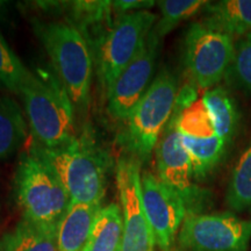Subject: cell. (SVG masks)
Wrapping results in <instances>:
<instances>
[{"label":"cell","mask_w":251,"mask_h":251,"mask_svg":"<svg viewBox=\"0 0 251 251\" xmlns=\"http://www.w3.org/2000/svg\"><path fill=\"white\" fill-rule=\"evenodd\" d=\"M33 28L75 109L86 111L90 103L93 58L85 36L76 26L64 21L34 20Z\"/></svg>","instance_id":"obj_1"},{"label":"cell","mask_w":251,"mask_h":251,"mask_svg":"<svg viewBox=\"0 0 251 251\" xmlns=\"http://www.w3.org/2000/svg\"><path fill=\"white\" fill-rule=\"evenodd\" d=\"M33 148L51 166L72 203L101 206L109 159L89 134L62 148Z\"/></svg>","instance_id":"obj_2"},{"label":"cell","mask_w":251,"mask_h":251,"mask_svg":"<svg viewBox=\"0 0 251 251\" xmlns=\"http://www.w3.org/2000/svg\"><path fill=\"white\" fill-rule=\"evenodd\" d=\"M20 97L36 146L62 148L77 139L75 107L58 79L31 72Z\"/></svg>","instance_id":"obj_3"},{"label":"cell","mask_w":251,"mask_h":251,"mask_svg":"<svg viewBox=\"0 0 251 251\" xmlns=\"http://www.w3.org/2000/svg\"><path fill=\"white\" fill-rule=\"evenodd\" d=\"M13 183L17 202L27 221L57 226L71 205L57 175L33 147L21 156Z\"/></svg>","instance_id":"obj_4"},{"label":"cell","mask_w":251,"mask_h":251,"mask_svg":"<svg viewBox=\"0 0 251 251\" xmlns=\"http://www.w3.org/2000/svg\"><path fill=\"white\" fill-rule=\"evenodd\" d=\"M177 92V78L169 69H162L128 115L124 144L140 162L150 158L170 122Z\"/></svg>","instance_id":"obj_5"},{"label":"cell","mask_w":251,"mask_h":251,"mask_svg":"<svg viewBox=\"0 0 251 251\" xmlns=\"http://www.w3.org/2000/svg\"><path fill=\"white\" fill-rule=\"evenodd\" d=\"M156 23L157 17L151 12L137 11L119 15L108 28L97 54V72L106 97L121 72L140 51Z\"/></svg>","instance_id":"obj_6"},{"label":"cell","mask_w":251,"mask_h":251,"mask_svg":"<svg viewBox=\"0 0 251 251\" xmlns=\"http://www.w3.org/2000/svg\"><path fill=\"white\" fill-rule=\"evenodd\" d=\"M234 39L203 26L191 25L184 40V62L188 80L198 89L215 87L227 74L234 57Z\"/></svg>","instance_id":"obj_7"},{"label":"cell","mask_w":251,"mask_h":251,"mask_svg":"<svg viewBox=\"0 0 251 251\" xmlns=\"http://www.w3.org/2000/svg\"><path fill=\"white\" fill-rule=\"evenodd\" d=\"M251 221L233 213L186 214L178 233L177 251H247Z\"/></svg>","instance_id":"obj_8"},{"label":"cell","mask_w":251,"mask_h":251,"mask_svg":"<svg viewBox=\"0 0 251 251\" xmlns=\"http://www.w3.org/2000/svg\"><path fill=\"white\" fill-rule=\"evenodd\" d=\"M141 163L135 157H121L117 164V186L124 216L120 251H155V238L142 200Z\"/></svg>","instance_id":"obj_9"},{"label":"cell","mask_w":251,"mask_h":251,"mask_svg":"<svg viewBox=\"0 0 251 251\" xmlns=\"http://www.w3.org/2000/svg\"><path fill=\"white\" fill-rule=\"evenodd\" d=\"M141 188L156 246L161 251H172L187 214L183 198L149 170L141 172Z\"/></svg>","instance_id":"obj_10"},{"label":"cell","mask_w":251,"mask_h":251,"mask_svg":"<svg viewBox=\"0 0 251 251\" xmlns=\"http://www.w3.org/2000/svg\"><path fill=\"white\" fill-rule=\"evenodd\" d=\"M156 175L163 183L180 194L187 214H198L205 192L193 184V166L176 127L169 122L155 148Z\"/></svg>","instance_id":"obj_11"},{"label":"cell","mask_w":251,"mask_h":251,"mask_svg":"<svg viewBox=\"0 0 251 251\" xmlns=\"http://www.w3.org/2000/svg\"><path fill=\"white\" fill-rule=\"evenodd\" d=\"M161 40L151 30L140 51L115 80L107 96V113L113 120L126 121L151 79Z\"/></svg>","instance_id":"obj_12"},{"label":"cell","mask_w":251,"mask_h":251,"mask_svg":"<svg viewBox=\"0 0 251 251\" xmlns=\"http://www.w3.org/2000/svg\"><path fill=\"white\" fill-rule=\"evenodd\" d=\"M201 24L230 37H242L251 31V0H222L207 2Z\"/></svg>","instance_id":"obj_13"},{"label":"cell","mask_w":251,"mask_h":251,"mask_svg":"<svg viewBox=\"0 0 251 251\" xmlns=\"http://www.w3.org/2000/svg\"><path fill=\"white\" fill-rule=\"evenodd\" d=\"M101 206L72 203L57 225L58 251H83Z\"/></svg>","instance_id":"obj_14"},{"label":"cell","mask_w":251,"mask_h":251,"mask_svg":"<svg viewBox=\"0 0 251 251\" xmlns=\"http://www.w3.org/2000/svg\"><path fill=\"white\" fill-rule=\"evenodd\" d=\"M122 237L124 216L121 206L112 202L100 208L83 251H120Z\"/></svg>","instance_id":"obj_15"},{"label":"cell","mask_w":251,"mask_h":251,"mask_svg":"<svg viewBox=\"0 0 251 251\" xmlns=\"http://www.w3.org/2000/svg\"><path fill=\"white\" fill-rule=\"evenodd\" d=\"M201 99L208 109L218 136L230 144L236 136L240 122V113L235 99L224 86H215L205 91Z\"/></svg>","instance_id":"obj_16"},{"label":"cell","mask_w":251,"mask_h":251,"mask_svg":"<svg viewBox=\"0 0 251 251\" xmlns=\"http://www.w3.org/2000/svg\"><path fill=\"white\" fill-rule=\"evenodd\" d=\"M28 122L17 101L0 97V159L12 156L23 146Z\"/></svg>","instance_id":"obj_17"},{"label":"cell","mask_w":251,"mask_h":251,"mask_svg":"<svg viewBox=\"0 0 251 251\" xmlns=\"http://www.w3.org/2000/svg\"><path fill=\"white\" fill-rule=\"evenodd\" d=\"M5 236L12 251H58L57 226L39 225L23 219Z\"/></svg>","instance_id":"obj_18"},{"label":"cell","mask_w":251,"mask_h":251,"mask_svg":"<svg viewBox=\"0 0 251 251\" xmlns=\"http://www.w3.org/2000/svg\"><path fill=\"white\" fill-rule=\"evenodd\" d=\"M180 139L190 155L194 178L197 179H203L218 168L226 156L229 146L218 135L201 140L188 139L183 136H180Z\"/></svg>","instance_id":"obj_19"},{"label":"cell","mask_w":251,"mask_h":251,"mask_svg":"<svg viewBox=\"0 0 251 251\" xmlns=\"http://www.w3.org/2000/svg\"><path fill=\"white\" fill-rule=\"evenodd\" d=\"M226 202L234 212L251 208V141L231 172Z\"/></svg>","instance_id":"obj_20"},{"label":"cell","mask_w":251,"mask_h":251,"mask_svg":"<svg viewBox=\"0 0 251 251\" xmlns=\"http://www.w3.org/2000/svg\"><path fill=\"white\" fill-rule=\"evenodd\" d=\"M170 124L175 126L180 136L188 139H209L218 135L208 109L201 98L178 115L172 117Z\"/></svg>","instance_id":"obj_21"},{"label":"cell","mask_w":251,"mask_h":251,"mask_svg":"<svg viewBox=\"0 0 251 251\" xmlns=\"http://www.w3.org/2000/svg\"><path fill=\"white\" fill-rule=\"evenodd\" d=\"M208 1L203 0H163L158 1L161 18L152 28L157 39L162 40L181 21L187 20L199 12Z\"/></svg>","instance_id":"obj_22"},{"label":"cell","mask_w":251,"mask_h":251,"mask_svg":"<svg viewBox=\"0 0 251 251\" xmlns=\"http://www.w3.org/2000/svg\"><path fill=\"white\" fill-rule=\"evenodd\" d=\"M30 75L31 71L25 67L0 31V87L20 96L21 89Z\"/></svg>","instance_id":"obj_23"},{"label":"cell","mask_w":251,"mask_h":251,"mask_svg":"<svg viewBox=\"0 0 251 251\" xmlns=\"http://www.w3.org/2000/svg\"><path fill=\"white\" fill-rule=\"evenodd\" d=\"M67 7L70 9L74 26L85 33L89 26L100 25L103 21H109L113 14L112 1H71Z\"/></svg>","instance_id":"obj_24"},{"label":"cell","mask_w":251,"mask_h":251,"mask_svg":"<svg viewBox=\"0 0 251 251\" xmlns=\"http://www.w3.org/2000/svg\"><path fill=\"white\" fill-rule=\"evenodd\" d=\"M226 77L238 89L251 93V31L235 43L234 57Z\"/></svg>","instance_id":"obj_25"},{"label":"cell","mask_w":251,"mask_h":251,"mask_svg":"<svg viewBox=\"0 0 251 251\" xmlns=\"http://www.w3.org/2000/svg\"><path fill=\"white\" fill-rule=\"evenodd\" d=\"M198 100V87L194 85L193 83H191L190 80L186 84H184L180 89H178L177 97H176V102H175V108H174V114L172 117L179 114L180 112H183L184 109L190 107L191 105H193Z\"/></svg>","instance_id":"obj_26"},{"label":"cell","mask_w":251,"mask_h":251,"mask_svg":"<svg viewBox=\"0 0 251 251\" xmlns=\"http://www.w3.org/2000/svg\"><path fill=\"white\" fill-rule=\"evenodd\" d=\"M155 5V1L152 0H117L112 1L113 14L124 15L131 12L137 11H146V8L152 7Z\"/></svg>","instance_id":"obj_27"},{"label":"cell","mask_w":251,"mask_h":251,"mask_svg":"<svg viewBox=\"0 0 251 251\" xmlns=\"http://www.w3.org/2000/svg\"><path fill=\"white\" fill-rule=\"evenodd\" d=\"M0 251H12L11 248H9V244H8V241L6 236H4L0 240Z\"/></svg>","instance_id":"obj_28"},{"label":"cell","mask_w":251,"mask_h":251,"mask_svg":"<svg viewBox=\"0 0 251 251\" xmlns=\"http://www.w3.org/2000/svg\"><path fill=\"white\" fill-rule=\"evenodd\" d=\"M6 5H7V2L1 1V0H0V13H2V11H4L6 7Z\"/></svg>","instance_id":"obj_29"}]
</instances>
